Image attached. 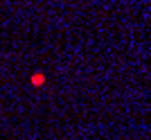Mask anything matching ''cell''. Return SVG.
I'll list each match as a JSON object with an SVG mask.
<instances>
[{
  "instance_id": "1",
  "label": "cell",
  "mask_w": 151,
  "mask_h": 140,
  "mask_svg": "<svg viewBox=\"0 0 151 140\" xmlns=\"http://www.w3.org/2000/svg\"><path fill=\"white\" fill-rule=\"evenodd\" d=\"M32 82H34V84H43V75H34V77H32Z\"/></svg>"
}]
</instances>
